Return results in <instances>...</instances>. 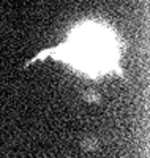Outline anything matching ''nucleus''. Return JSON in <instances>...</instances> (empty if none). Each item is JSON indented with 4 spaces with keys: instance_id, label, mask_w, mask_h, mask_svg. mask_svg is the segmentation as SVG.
<instances>
[{
    "instance_id": "f257e3e1",
    "label": "nucleus",
    "mask_w": 150,
    "mask_h": 158,
    "mask_svg": "<svg viewBox=\"0 0 150 158\" xmlns=\"http://www.w3.org/2000/svg\"><path fill=\"white\" fill-rule=\"evenodd\" d=\"M48 54L87 77H98L114 71L122 74L117 33L100 21L81 22L68 33V38L62 44L43 52L36 59Z\"/></svg>"
},
{
    "instance_id": "f03ea898",
    "label": "nucleus",
    "mask_w": 150,
    "mask_h": 158,
    "mask_svg": "<svg viewBox=\"0 0 150 158\" xmlns=\"http://www.w3.org/2000/svg\"><path fill=\"white\" fill-rule=\"evenodd\" d=\"M100 147V141L95 136H85L82 141H81V149L84 152H95Z\"/></svg>"
},
{
    "instance_id": "7ed1b4c3",
    "label": "nucleus",
    "mask_w": 150,
    "mask_h": 158,
    "mask_svg": "<svg viewBox=\"0 0 150 158\" xmlns=\"http://www.w3.org/2000/svg\"><path fill=\"white\" fill-rule=\"evenodd\" d=\"M84 100L87 103H98L100 101V95L97 94V92H93V90H87L84 94Z\"/></svg>"
}]
</instances>
